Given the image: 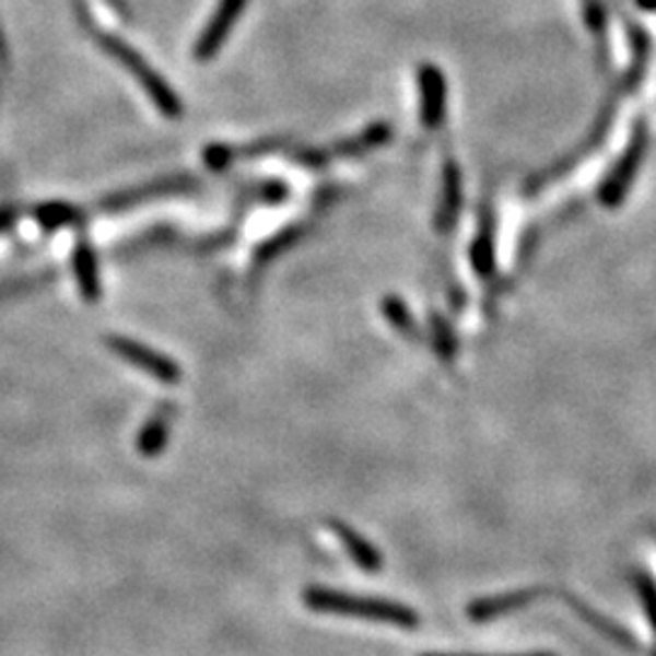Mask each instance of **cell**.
<instances>
[{"label": "cell", "mask_w": 656, "mask_h": 656, "mask_svg": "<svg viewBox=\"0 0 656 656\" xmlns=\"http://www.w3.org/2000/svg\"><path fill=\"white\" fill-rule=\"evenodd\" d=\"M73 272L75 282H79L81 294L85 302L101 300V272H97L95 250L87 241H79L73 248Z\"/></svg>", "instance_id": "11"}, {"label": "cell", "mask_w": 656, "mask_h": 656, "mask_svg": "<svg viewBox=\"0 0 656 656\" xmlns=\"http://www.w3.org/2000/svg\"><path fill=\"white\" fill-rule=\"evenodd\" d=\"M642 147H644V137L640 134V139L634 141L630 151L625 153V159L618 163V168L610 173V178L604 183V188H600V200H604V204L616 207L622 202V197H625L630 183L634 178V171L640 166Z\"/></svg>", "instance_id": "9"}, {"label": "cell", "mask_w": 656, "mask_h": 656, "mask_svg": "<svg viewBox=\"0 0 656 656\" xmlns=\"http://www.w3.org/2000/svg\"><path fill=\"white\" fill-rule=\"evenodd\" d=\"M195 185H197V180L190 178V175H185V173L168 175V178H159V180L139 185V188H129V190L109 195L101 202V207L107 212H119V210H127V207H134V204L149 202V200H161V197L183 195V192L192 190Z\"/></svg>", "instance_id": "5"}, {"label": "cell", "mask_w": 656, "mask_h": 656, "mask_svg": "<svg viewBox=\"0 0 656 656\" xmlns=\"http://www.w3.org/2000/svg\"><path fill=\"white\" fill-rule=\"evenodd\" d=\"M107 348L113 350L117 358H122L125 363L139 367L141 372H147V375L156 377L159 382H166V385H175V382H180L183 372L180 365L175 363V360L161 355L159 350H153L144 343L134 341V338H125V336H109L105 338Z\"/></svg>", "instance_id": "3"}, {"label": "cell", "mask_w": 656, "mask_h": 656, "mask_svg": "<svg viewBox=\"0 0 656 656\" xmlns=\"http://www.w3.org/2000/svg\"><path fill=\"white\" fill-rule=\"evenodd\" d=\"M429 656H459V654H429ZM462 656H472V654H462ZM523 656H554V654H523Z\"/></svg>", "instance_id": "22"}, {"label": "cell", "mask_w": 656, "mask_h": 656, "mask_svg": "<svg viewBox=\"0 0 656 656\" xmlns=\"http://www.w3.org/2000/svg\"><path fill=\"white\" fill-rule=\"evenodd\" d=\"M433 328H435L433 336H435L437 353H441L443 358H453L455 355V336L450 331V326L441 319H433Z\"/></svg>", "instance_id": "19"}, {"label": "cell", "mask_w": 656, "mask_h": 656, "mask_svg": "<svg viewBox=\"0 0 656 656\" xmlns=\"http://www.w3.org/2000/svg\"><path fill=\"white\" fill-rule=\"evenodd\" d=\"M538 596H544V590H513V594L475 600V604L469 606V618H472V620H491L496 616H503V612H508L513 608L530 606V600H535Z\"/></svg>", "instance_id": "12"}, {"label": "cell", "mask_w": 656, "mask_h": 656, "mask_svg": "<svg viewBox=\"0 0 656 656\" xmlns=\"http://www.w3.org/2000/svg\"><path fill=\"white\" fill-rule=\"evenodd\" d=\"M171 409L161 407L144 423V429H141L137 447L144 457H156V455H161L163 450H166V443H168V435H171V413H173Z\"/></svg>", "instance_id": "13"}, {"label": "cell", "mask_w": 656, "mask_h": 656, "mask_svg": "<svg viewBox=\"0 0 656 656\" xmlns=\"http://www.w3.org/2000/svg\"><path fill=\"white\" fill-rule=\"evenodd\" d=\"M15 222V212L13 210H0V232H5V229Z\"/></svg>", "instance_id": "20"}, {"label": "cell", "mask_w": 656, "mask_h": 656, "mask_svg": "<svg viewBox=\"0 0 656 656\" xmlns=\"http://www.w3.org/2000/svg\"><path fill=\"white\" fill-rule=\"evenodd\" d=\"M443 207L441 214H437V226L447 229L457 216L459 204H462V178H459V171L453 166L445 168V188H443Z\"/></svg>", "instance_id": "14"}, {"label": "cell", "mask_w": 656, "mask_h": 656, "mask_svg": "<svg viewBox=\"0 0 656 656\" xmlns=\"http://www.w3.org/2000/svg\"><path fill=\"white\" fill-rule=\"evenodd\" d=\"M472 266L477 270V276L489 278L494 272V241H491L489 226H484L479 232V238L472 246Z\"/></svg>", "instance_id": "16"}, {"label": "cell", "mask_w": 656, "mask_h": 656, "mask_svg": "<svg viewBox=\"0 0 656 656\" xmlns=\"http://www.w3.org/2000/svg\"><path fill=\"white\" fill-rule=\"evenodd\" d=\"M280 149H288V139H260V141H254V144H246V147L214 144L210 149H204V163L212 171H224L232 166L234 161L260 159V156H268V153H276Z\"/></svg>", "instance_id": "8"}, {"label": "cell", "mask_w": 656, "mask_h": 656, "mask_svg": "<svg viewBox=\"0 0 656 656\" xmlns=\"http://www.w3.org/2000/svg\"><path fill=\"white\" fill-rule=\"evenodd\" d=\"M302 598H304V606L316 612L365 618V620H375V622H382V625H394L401 630L419 628V616H415L411 608L397 604V600L355 596V594H343V590L316 588V586L306 588Z\"/></svg>", "instance_id": "1"}, {"label": "cell", "mask_w": 656, "mask_h": 656, "mask_svg": "<svg viewBox=\"0 0 656 656\" xmlns=\"http://www.w3.org/2000/svg\"><path fill=\"white\" fill-rule=\"evenodd\" d=\"M91 35H95V42L101 44V49L107 57H113L127 73H131V79L144 87V93L151 97V103L159 107L161 115H166L168 119H178L183 115V103L178 93L163 81V75L153 69L134 47H129L122 37L109 35V32L97 27H91Z\"/></svg>", "instance_id": "2"}, {"label": "cell", "mask_w": 656, "mask_h": 656, "mask_svg": "<svg viewBox=\"0 0 656 656\" xmlns=\"http://www.w3.org/2000/svg\"><path fill=\"white\" fill-rule=\"evenodd\" d=\"M248 5V0H219V5L214 10L212 20L207 22V27L202 30L200 39L195 44V59L204 63L214 59V54L224 47L226 37L232 35V30L236 27V22Z\"/></svg>", "instance_id": "6"}, {"label": "cell", "mask_w": 656, "mask_h": 656, "mask_svg": "<svg viewBox=\"0 0 656 656\" xmlns=\"http://www.w3.org/2000/svg\"><path fill=\"white\" fill-rule=\"evenodd\" d=\"M634 586H637L640 590V598L644 604V612H647V618L652 622V628L656 632V582L649 576L640 572L637 576H634Z\"/></svg>", "instance_id": "18"}, {"label": "cell", "mask_w": 656, "mask_h": 656, "mask_svg": "<svg viewBox=\"0 0 656 656\" xmlns=\"http://www.w3.org/2000/svg\"><path fill=\"white\" fill-rule=\"evenodd\" d=\"M391 139V127L387 122H375L372 127H367L365 131H360L358 137L338 141L336 147L331 149H319V151H300L294 153V161H300L302 166L309 168H319L324 163H328L331 159H353V156H363L365 151H372L377 147H385L387 141Z\"/></svg>", "instance_id": "4"}, {"label": "cell", "mask_w": 656, "mask_h": 656, "mask_svg": "<svg viewBox=\"0 0 656 656\" xmlns=\"http://www.w3.org/2000/svg\"><path fill=\"white\" fill-rule=\"evenodd\" d=\"M382 312H385L389 324L394 328H397L399 333H403V336H413L415 333V324H413L411 314H409V306L403 304L401 300L387 297L385 302H382Z\"/></svg>", "instance_id": "17"}, {"label": "cell", "mask_w": 656, "mask_h": 656, "mask_svg": "<svg viewBox=\"0 0 656 656\" xmlns=\"http://www.w3.org/2000/svg\"><path fill=\"white\" fill-rule=\"evenodd\" d=\"M107 3H109V5H113V8L117 10V13H122L125 17H129V8H127V3H125V0H107Z\"/></svg>", "instance_id": "21"}, {"label": "cell", "mask_w": 656, "mask_h": 656, "mask_svg": "<svg viewBox=\"0 0 656 656\" xmlns=\"http://www.w3.org/2000/svg\"><path fill=\"white\" fill-rule=\"evenodd\" d=\"M419 91H421V122L435 129L445 119V75L435 66L425 63L419 69Z\"/></svg>", "instance_id": "7"}, {"label": "cell", "mask_w": 656, "mask_h": 656, "mask_svg": "<svg viewBox=\"0 0 656 656\" xmlns=\"http://www.w3.org/2000/svg\"><path fill=\"white\" fill-rule=\"evenodd\" d=\"M640 5H644V8H656V0H640Z\"/></svg>", "instance_id": "23"}, {"label": "cell", "mask_w": 656, "mask_h": 656, "mask_svg": "<svg viewBox=\"0 0 656 656\" xmlns=\"http://www.w3.org/2000/svg\"><path fill=\"white\" fill-rule=\"evenodd\" d=\"M331 530L336 532V538L341 540V544L345 547L350 560H353L360 569H365V572H379L382 557H379V552L375 550V547H372L363 538V535L350 528V525L341 523V520H331Z\"/></svg>", "instance_id": "10"}, {"label": "cell", "mask_w": 656, "mask_h": 656, "mask_svg": "<svg viewBox=\"0 0 656 656\" xmlns=\"http://www.w3.org/2000/svg\"><path fill=\"white\" fill-rule=\"evenodd\" d=\"M35 219L44 229H61L81 222V212L66 202H44L35 210Z\"/></svg>", "instance_id": "15"}]
</instances>
